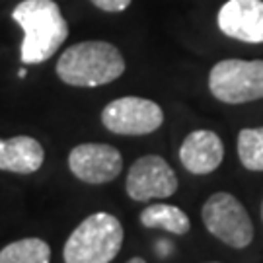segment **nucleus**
I'll use <instances>...</instances> for the list:
<instances>
[{"label": "nucleus", "mask_w": 263, "mask_h": 263, "mask_svg": "<svg viewBox=\"0 0 263 263\" xmlns=\"http://www.w3.org/2000/svg\"><path fill=\"white\" fill-rule=\"evenodd\" d=\"M12 18L24 29V65L45 63L68 37V24L53 0H24L14 8Z\"/></svg>", "instance_id": "nucleus-1"}, {"label": "nucleus", "mask_w": 263, "mask_h": 263, "mask_svg": "<svg viewBox=\"0 0 263 263\" xmlns=\"http://www.w3.org/2000/svg\"><path fill=\"white\" fill-rule=\"evenodd\" d=\"M125 72V59L107 41H82L68 47L57 61V74L68 86L96 88Z\"/></svg>", "instance_id": "nucleus-2"}, {"label": "nucleus", "mask_w": 263, "mask_h": 263, "mask_svg": "<svg viewBox=\"0 0 263 263\" xmlns=\"http://www.w3.org/2000/svg\"><path fill=\"white\" fill-rule=\"evenodd\" d=\"M123 226L109 213H94L68 236L63 250L65 263H111L123 246Z\"/></svg>", "instance_id": "nucleus-3"}, {"label": "nucleus", "mask_w": 263, "mask_h": 263, "mask_svg": "<svg viewBox=\"0 0 263 263\" xmlns=\"http://www.w3.org/2000/svg\"><path fill=\"white\" fill-rule=\"evenodd\" d=\"M209 88L224 104H248L263 98V61L226 59L213 66Z\"/></svg>", "instance_id": "nucleus-4"}, {"label": "nucleus", "mask_w": 263, "mask_h": 263, "mask_svg": "<svg viewBox=\"0 0 263 263\" xmlns=\"http://www.w3.org/2000/svg\"><path fill=\"white\" fill-rule=\"evenodd\" d=\"M201 218L209 232L230 248L242 250L254 240V224L248 211L226 191L215 193L205 201Z\"/></svg>", "instance_id": "nucleus-5"}, {"label": "nucleus", "mask_w": 263, "mask_h": 263, "mask_svg": "<svg viewBox=\"0 0 263 263\" xmlns=\"http://www.w3.org/2000/svg\"><path fill=\"white\" fill-rule=\"evenodd\" d=\"M102 123L107 131L127 137L151 135L164 123V111L156 102L137 96L113 100L102 111Z\"/></svg>", "instance_id": "nucleus-6"}, {"label": "nucleus", "mask_w": 263, "mask_h": 263, "mask_svg": "<svg viewBox=\"0 0 263 263\" xmlns=\"http://www.w3.org/2000/svg\"><path fill=\"white\" fill-rule=\"evenodd\" d=\"M178 191V176L166 160L156 154L139 158L127 176V193L133 201L172 197Z\"/></svg>", "instance_id": "nucleus-7"}, {"label": "nucleus", "mask_w": 263, "mask_h": 263, "mask_svg": "<svg viewBox=\"0 0 263 263\" xmlns=\"http://www.w3.org/2000/svg\"><path fill=\"white\" fill-rule=\"evenodd\" d=\"M68 168L84 183L102 185L121 174L123 156L117 148L104 142H84L68 154Z\"/></svg>", "instance_id": "nucleus-8"}, {"label": "nucleus", "mask_w": 263, "mask_h": 263, "mask_svg": "<svg viewBox=\"0 0 263 263\" xmlns=\"http://www.w3.org/2000/svg\"><path fill=\"white\" fill-rule=\"evenodd\" d=\"M218 28L244 43H263V0H228L218 12Z\"/></svg>", "instance_id": "nucleus-9"}, {"label": "nucleus", "mask_w": 263, "mask_h": 263, "mask_svg": "<svg viewBox=\"0 0 263 263\" xmlns=\"http://www.w3.org/2000/svg\"><path fill=\"white\" fill-rule=\"evenodd\" d=\"M224 158V146L218 135L207 129L189 133L179 146V160L183 168L191 174H211L215 172Z\"/></svg>", "instance_id": "nucleus-10"}, {"label": "nucleus", "mask_w": 263, "mask_h": 263, "mask_svg": "<svg viewBox=\"0 0 263 263\" xmlns=\"http://www.w3.org/2000/svg\"><path fill=\"white\" fill-rule=\"evenodd\" d=\"M45 152L33 137L0 139V170L14 174H33L43 166Z\"/></svg>", "instance_id": "nucleus-11"}, {"label": "nucleus", "mask_w": 263, "mask_h": 263, "mask_svg": "<svg viewBox=\"0 0 263 263\" xmlns=\"http://www.w3.org/2000/svg\"><path fill=\"white\" fill-rule=\"evenodd\" d=\"M141 224L146 228H158V230H166L170 234H185L191 228L187 215L179 207L174 205H166V203H154L148 205L141 213Z\"/></svg>", "instance_id": "nucleus-12"}, {"label": "nucleus", "mask_w": 263, "mask_h": 263, "mask_svg": "<svg viewBox=\"0 0 263 263\" xmlns=\"http://www.w3.org/2000/svg\"><path fill=\"white\" fill-rule=\"evenodd\" d=\"M51 248L41 238H24L0 250V263H49Z\"/></svg>", "instance_id": "nucleus-13"}, {"label": "nucleus", "mask_w": 263, "mask_h": 263, "mask_svg": "<svg viewBox=\"0 0 263 263\" xmlns=\"http://www.w3.org/2000/svg\"><path fill=\"white\" fill-rule=\"evenodd\" d=\"M238 156L246 170L263 172V127L242 129L238 135Z\"/></svg>", "instance_id": "nucleus-14"}, {"label": "nucleus", "mask_w": 263, "mask_h": 263, "mask_svg": "<svg viewBox=\"0 0 263 263\" xmlns=\"http://www.w3.org/2000/svg\"><path fill=\"white\" fill-rule=\"evenodd\" d=\"M92 2L104 12H123L131 4V0H92Z\"/></svg>", "instance_id": "nucleus-15"}, {"label": "nucleus", "mask_w": 263, "mask_h": 263, "mask_svg": "<svg viewBox=\"0 0 263 263\" xmlns=\"http://www.w3.org/2000/svg\"><path fill=\"white\" fill-rule=\"evenodd\" d=\"M127 263H146V261H144L142 257H133V259H129Z\"/></svg>", "instance_id": "nucleus-16"}, {"label": "nucleus", "mask_w": 263, "mask_h": 263, "mask_svg": "<svg viewBox=\"0 0 263 263\" xmlns=\"http://www.w3.org/2000/svg\"><path fill=\"white\" fill-rule=\"evenodd\" d=\"M261 220H263V203H261Z\"/></svg>", "instance_id": "nucleus-17"}]
</instances>
